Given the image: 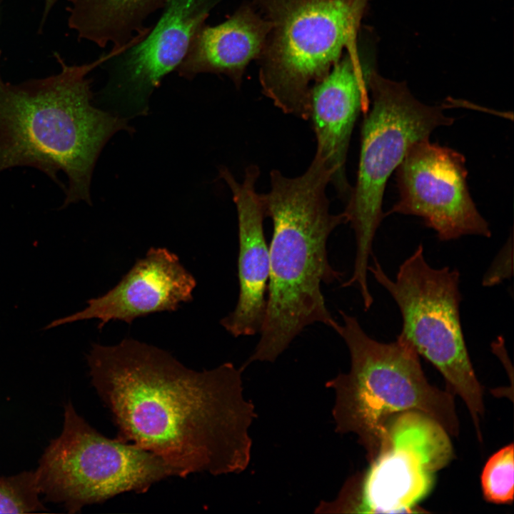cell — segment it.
Returning a JSON list of instances; mask_svg holds the SVG:
<instances>
[{"mask_svg":"<svg viewBox=\"0 0 514 514\" xmlns=\"http://www.w3.org/2000/svg\"><path fill=\"white\" fill-rule=\"evenodd\" d=\"M332 171L316 152L301 175L270 173L271 188L261 193L266 217L273 223L269 248L266 309L259 341L243 365L274 362L308 326L337 323L328 310L322 283L340 280L328 258L329 236L347 223L343 211L332 213L326 193Z\"/></svg>","mask_w":514,"mask_h":514,"instance_id":"obj_3","label":"cell"},{"mask_svg":"<svg viewBox=\"0 0 514 514\" xmlns=\"http://www.w3.org/2000/svg\"><path fill=\"white\" fill-rule=\"evenodd\" d=\"M196 281L166 248H151L105 294L87 301L84 309L56 319L43 330L79 321L97 319L101 330L111 321L131 324L153 313L173 311L193 299Z\"/></svg>","mask_w":514,"mask_h":514,"instance_id":"obj_12","label":"cell"},{"mask_svg":"<svg viewBox=\"0 0 514 514\" xmlns=\"http://www.w3.org/2000/svg\"><path fill=\"white\" fill-rule=\"evenodd\" d=\"M513 443L501 448L490 456L483 468L481 485L488 502L505 504L513 501Z\"/></svg>","mask_w":514,"mask_h":514,"instance_id":"obj_17","label":"cell"},{"mask_svg":"<svg viewBox=\"0 0 514 514\" xmlns=\"http://www.w3.org/2000/svg\"><path fill=\"white\" fill-rule=\"evenodd\" d=\"M125 49L111 48L82 64H69L54 52L59 72L18 84L3 79L0 50V173L35 168L64 191L59 209L81 201L91 205L101 151L114 133L133 128L126 119L94 106L88 75Z\"/></svg>","mask_w":514,"mask_h":514,"instance_id":"obj_2","label":"cell"},{"mask_svg":"<svg viewBox=\"0 0 514 514\" xmlns=\"http://www.w3.org/2000/svg\"><path fill=\"white\" fill-rule=\"evenodd\" d=\"M369 91L371 101L363 114L357 179L343 211L356 243L353 271L343 286H356L363 296L370 291L368 261L375 235L385 217L382 206L387 181L413 143L454 121L444 114L445 106L420 102L405 81L386 79L374 69Z\"/></svg>","mask_w":514,"mask_h":514,"instance_id":"obj_6","label":"cell"},{"mask_svg":"<svg viewBox=\"0 0 514 514\" xmlns=\"http://www.w3.org/2000/svg\"><path fill=\"white\" fill-rule=\"evenodd\" d=\"M385 445L370 467L350 477L316 513H413L430 490L434 474L453 456L448 433L422 413H398L386 424Z\"/></svg>","mask_w":514,"mask_h":514,"instance_id":"obj_9","label":"cell"},{"mask_svg":"<svg viewBox=\"0 0 514 514\" xmlns=\"http://www.w3.org/2000/svg\"><path fill=\"white\" fill-rule=\"evenodd\" d=\"M86 358L117 439L158 456L176 476L247 468L257 414L243 395L242 366L226 362L196 371L130 338L114 346L93 343Z\"/></svg>","mask_w":514,"mask_h":514,"instance_id":"obj_1","label":"cell"},{"mask_svg":"<svg viewBox=\"0 0 514 514\" xmlns=\"http://www.w3.org/2000/svg\"><path fill=\"white\" fill-rule=\"evenodd\" d=\"M339 312L343 323L333 329L348 347L351 368L326 383L335 393L336 431L356 434L370 462L386 443L388 421L403 412L422 413L457 436L453 395L428 383L413 346L400 334L390 343L376 341L355 316Z\"/></svg>","mask_w":514,"mask_h":514,"instance_id":"obj_4","label":"cell"},{"mask_svg":"<svg viewBox=\"0 0 514 514\" xmlns=\"http://www.w3.org/2000/svg\"><path fill=\"white\" fill-rule=\"evenodd\" d=\"M5 1H6V0H0V25L1 24V22H2L3 9H4V6Z\"/></svg>","mask_w":514,"mask_h":514,"instance_id":"obj_21","label":"cell"},{"mask_svg":"<svg viewBox=\"0 0 514 514\" xmlns=\"http://www.w3.org/2000/svg\"><path fill=\"white\" fill-rule=\"evenodd\" d=\"M223 0H167L159 19L136 44L110 58L100 99L126 117L148 114L151 95L176 70L211 11Z\"/></svg>","mask_w":514,"mask_h":514,"instance_id":"obj_11","label":"cell"},{"mask_svg":"<svg viewBox=\"0 0 514 514\" xmlns=\"http://www.w3.org/2000/svg\"><path fill=\"white\" fill-rule=\"evenodd\" d=\"M270 28L255 6L245 3L221 24L205 23L176 71L188 80L203 73L223 74L239 89L247 66L261 56Z\"/></svg>","mask_w":514,"mask_h":514,"instance_id":"obj_15","label":"cell"},{"mask_svg":"<svg viewBox=\"0 0 514 514\" xmlns=\"http://www.w3.org/2000/svg\"><path fill=\"white\" fill-rule=\"evenodd\" d=\"M167 0H71L68 25L79 39H85L104 48L126 45L135 35L151 26L146 20L163 9Z\"/></svg>","mask_w":514,"mask_h":514,"instance_id":"obj_16","label":"cell"},{"mask_svg":"<svg viewBox=\"0 0 514 514\" xmlns=\"http://www.w3.org/2000/svg\"><path fill=\"white\" fill-rule=\"evenodd\" d=\"M33 473L40 495L62 503L69 513L122 493L146 492L174 475L153 453L102 435L71 402L64 407L61 433L50 442Z\"/></svg>","mask_w":514,"mask_h":514,"instance_id":"obj_8","label":"cell"},{"mask_svg":"<svg viewBox=\"0 0 514 514\" xmlns=\"http://www.w3.org/2000/svg\"><path fill=\"white\" fill-rule=\"evenodd\" d=\"M59 0H44V9L42 12L41 19L39 23V26L38 29V32L41 33L42 30L44 29V27L46 24V20L48 19V16L55 6V4L59 1ZM68 1H71V0H66Z\"/></svg>","mask_w":514,"mask_h":514,"instance_id":"obj_20","label":"cell"},{"mask_svg":"<svg viewBox=\"0 0 514 514\" xmlns=\"http://www.w3.org/2000/svg\"><path fill=\"white\" fill-rule=\"evenodd\" d=\"M232 193L238 226V276L239 295L234 310L221 320V326L233 336H248L260 332L266 309L269 278V248L263 221L265 211L256 184L260 175L256 165L246 167L238 182L224 166L219 169Z\"/></svg>","mask_w":514,"mask_h":514,"instance_id":"obj_14","label":"cell"},{"mask_svg":"<svg viewBox=\"0 0 514 514\" xmlns=\"http://www.w3.org/2000/svg\"><path fill=\"white\" fill-rule=\"evenodd\" d=\"M395 171L399 199L385 217L418 216L441 241L469 235L490 237L489 225L469 193L461 153L424 138L408 148Z\"/></svg>","mask_w":514,"mask_h":514,"instance_id":"obj_10","label":"cell"},{"mask_svg":"<svg viewBox=\"0 0 514 514\" xmlns=\"http://www.w3.org/2000/svg\"><path fill=\"white\" fill-rule=\"evenodd\" d=\"M373 68L363 63L357 44L346 49L328 74L311 91L310 116L316 152L333 172L332 184L346 203L352 186L346 163L355 123L371 104L369 78Z\"/></svg>","mask_w":514,"mask_h":514,"instance_id":"obj_13","label":"cell"},{"mask_svg":"<svg viewBox=\"0 0 514 514\" xmlns=\"http://www.w3.org/2000/svg\"><path fill=\"white\" fill-rule=\"evenodd\" d=\"M46 510L40 500L33 471L0 477V513Z\"/></svg>","mask_w":514,"mask_h":514,"instance_id":"obj_18","label":"cell"},{"mask_svg":"<svg viewBox=\"0 0 514 514\" xmlns=\"http://www.w3.org/2000/svg\"><path fill=\"white\" fill-rule=\"evenodd\" d=\"M513 274L512 236L502 248L483 278L484 286L499 284Z\"/></svg>","mask_w":514,"mask_h":514,"instance_id":"obj_19","label":"cell"},{"mask_svg":"<svg viewBox=\"0 0 514 514\" xmlns=\"http://www.w3.org/2000/svg\"><path fill=\"white\" fill-rule=\"evenodd\" d=\"M373 259L374 265L368 266V271L399 308L403 320L400 335L439 371L451 390L462 398L480 440L483 388L461 326L458 271L448 266L432 267L426 261L422 245L400 264L394 281Z\"/></svg>","mask_w":514,"mask_h":514,"instance_id":"obj_7","label":"cell"},{"mask_svg":"<svg viewBox=\"0 0 514 514\" xmlns=\"http://www.w3.org/2000/svg\"><path fill=\"white\" fill-rule=\"evenodd\" d=\"M369 0H252L271 24L261 56L262 93L284 114L310 116L312 88L357 44Z\"/></svg>","mask_w":514,"mask_h":514,"instance_id":"obj_5","label":"cell"}]
</instances>
